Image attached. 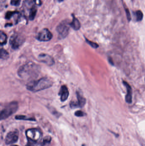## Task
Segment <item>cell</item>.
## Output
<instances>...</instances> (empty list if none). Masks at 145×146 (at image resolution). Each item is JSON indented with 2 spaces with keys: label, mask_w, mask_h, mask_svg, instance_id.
Segmentation results:
<instances>
[{
  "label": "cell",
  "mask_w": 145,
  "mask_h": 146,
  "mask_svg": "<svg viewBox=\"0 0 145 146\" xmlns=\"http://www.w3.org/2000/svg\"><path fill=\"white\" fill-rule=\"evenodd\" d=\"M72 21L70 23V26L72 27L74 30L78 31L81 28V25L80 21L75 17L74 15H72Z\"/></svg>",
  "instance_id": "4fadbf2b"
},
{
  "label": "cell",
  "mask_w": 145,
  "mask_h": 146,
  "mask_svg": "<svg viewBox=\"0 0 145 146\" xmlns=\"http://www.w3.org/2000/svg\"><path fill=\"white\" fill-rule=\"evenodd\" d=\"M57 1L59 2H61L63 1H64V0H57Z\"/></svg>",
  "instance_id": "83f0119b"
},
{
  "label": "cell",
  "mask_w": 145,
  "mask_h": 146,
  "mask_svg": "<svg viewBox=\"0 0 145 146\" xmlns=\"http://www.w3.org/2000/svg\"><path fill=\"white\" fill-rule=\"evenodd\" d=\"M38 59L40 61L47 64L49 66H53L54 63V61L53 58L52 56L47 54H40L38 56Z\"/></svg>",
  "instance_id": "30bf717a"
},
{
  "label": "cell",
  "mask_w": 145,
  "mask_h": 146,
  "mask_svg": "<svg viewBox=\"0 0 145 146\" xmlns=\"http://www.w3.org/2000/svg\"><path fill=\"white\" fill-rule=\"evenodd\" d=\"M29 141L36 143L37 142L42 136V133L39 129L36 128L28 129L26 133Z\"/></svg>",
  "instance_id": "8992f818"
},
{
  "label": "cell",
  "mask_w": 145,
  "mask_h": 146,
  "mask_svg": "<svg viewBox=\"0 0 145 146\" xmlns=\"http://www.w3.org/2000/svg\"><path fill=\"white\" fill-rule=\"evenodd\" d=\"M70 27V23L68 21L64 20L60 23L56 28L59 38L63 39L67 36L69 34Z\"/></svg>",
  "instance_id": "5b68a950"
},
{
  "label": "cell",
  "mask_w": 145,
  "mask_h": 146,
  "mask_svg": "<svg viewBox=\"0 0 145 146\" xmlns=\"http://www.w3.org/2000/svg\"><path fill=\"white\" fill-rule=\"evenodd\" d=\"M19 132L18 130L11 131L7 135L5 139V143L7 145L13 144L17 142Z\"/></svg>",
  "instance_id": "9c48e42d"
},
{
  "label": "cell",
  "mask_w": 145,
  "mask_h": 146,
  "mask_svg": "<svg viewBox=\"0 0 145 146\" xmlns=\"http://www.w3.org/2000/svg\"><path fill=\"white\" fill-rule=\"evenodd\" d=\"M75 115L76 116L80 117L84 116L85 115V114L83 112V111H81L79 110L76 111V112H75Z\"/></svg>",
  "instance_id": "603a6c76"
},
{
  "label": "cell",
  "mask_w": 145,
  "mask_h": 146,
  "mask_svg": "<svg viewBox=\"0 0 145 146\" xmlns=\"http://www.w3.org/2000/svg\"><path fill=\"white\" fill-rule=\"evenodd\" d=\"M40 67L32 62H29L20 67L18 71V75L24 79L36 78L40 72Z\"/></svg>",
  "instance_id": "6da1fadb"
},
{
  "label": "cell",
  "mask_w": 145,
  "mask_h": 146,
  "mask_svg": "<svg viewBox=\"0 0 145 146\" xmlns=\"http://www.w3.org/2000/svg\"><path fill=\"white\" fill-rule=\"evenodd\" d=\"M52 34L48 29L42 30L37 34V39L40 42H48L52 38Z\"/></svg>",
  "instance_id": "52a82bcc"
},
{
  "label": "cell",
  "mask_w": 145,
  "mask_h": 146,
  "mask_svg": "<svg viewBox=\"0 0 145 146\" xmlns=\"http://www.w3.org/2000/svg\"><path fill=\"white\" fill-rule=\"evenodd\" d=\"M126 9V15H127V18L129 21H130L131 20V15L128 9Z\"/></svg>",
  "instance_id": "cb8c5ba5"
},
{
  "label": "cell",
  "mask_w": 145,
  "mask_h": 146,
  "mask_svg": "<svg viewBox=\"0 0 145 146\" xmlns=\"http://www.w3.org/2000/svg\"><path fill=\"white\" fill-rule=\"evenodd\" d=\"M32 1L35 5H37V6H41L42 4V2L41 0H32Z\"/></svg>",
  "instance_id": "d4e9b609"
},
{
  "label": "cell",
  "mask_w": 145,
  "mask_h": 146,
  "mask_svg": "<svg viewBox=\"0 0 145 146\" xmlns=\"http://www.w3.org/2000/svg\"><path fill=\"white\" fill-rule=\"evenodd\" d=\"M18 146L15 145H12V146Z\"/></svg>",
  "instance_id": "f1b7e54d"
},
{
  "label": "cell",
  "mask_w": 145,
  "mask_h": 146,
  "mask_svg": "<svg viewBox=\"0 0 145 146\" xmlns=\"http://www.w3.org/2000/svg\"><path fill=\"white\" fill-rule=\"evenodd\" d=\"M37 12V9L35 6H33L31 8L29 14V19L31 21L35 19Z\"/></svg>",
  "instance_id": "5bb4252c"
},
{
  "label": "cell",
  "mask_w": 145,
  "mask_h": 146,
  "mask_svg": "<svg viewBox=\"0 0 145 146\" xmlns=\"http://www.w3.org/2000/svg\"><path fill=\"white\" fill-rule=\"evenodd\" d=\"M77 102L72 101L70 103V106L72 109H75L77 108H82L84 106L86 103V100L82 95L79 92H77Z\"/></svg>",
  "instance_id": "ba28073f"
},
{
  "label": "cell",
  "mask_w": 145,
  "mask_h": 146,
  "mask_svg": "<svg viewBox=\"0 0 145 146\" xmlns=\"http://www.w3.org/2000/svg\"><path fill=\"white\" fill-rule=\"evenodd\" d=\"M123 85L126 86L127 88V94L125 97V100L128 104H132L133 101V91L132 87L129 84L128 82L125 81H123Z\"/></svg>",
  "instance_id": "8fae6325"
},
{
  "label": "cell",
  "mask_w": 145,
  "mask_h": 146,
  "mask_svg": "<svg viewBox=\"0 0 145 146\" xmlns=\"http://www.w3.org/2000/svg\"><path fill=\"white\" fill-rule=\"evenodd\" d=\"M18 108V104L16 101H13L8 104L1 111V120H4L15 113Z\"/></svg>",
  "instance_id": "3957f363"
},
{
  "label": "cell",
  "mask_w": 145,
  "mask_h": 146,
  "mask_svg": "<svg viewBox=\"0 0 145 146\" xmlns=\"http://www.w3.org/2000/svg\"><path fill=\"white\" fill-rule=\"evenodd\" d=\"M59 95L60 97V100L62 102L65 101L68 99L69 92L68 88L66 86H63L60 88L59 92Z\"/></svg>",
  "instance_id": "7c38bea8"
},
{
  "label": "cell",
  "mask_w": 145,
  "mask_h": 146,
  "mask_svg": "<svg viewBox=\"0 0 145 146\" xmlns=\"http://www.w3.org/2000/svg\"><path fill=\"white\" fill-rule=\"evenodd\" d=\"M17 120H28V121H35V118L33 117H27L25 115H17L15 117Z\"/></svg>",
  "instance_id": "e0dca14e"
},
{
  "label": "cell",
  "mask_w": 145,
  "mask_h": 146,
  "mask_svg": "<svg viewBox=\"0 0 145 146\" xmlns=\"http://www.w3.org/2000/svg\"><path fill=\"white\" fill-rule=\"evenodd\" d=\"M136 20L137 21H140L142 20L143 19V13L140 10H138L135 12Z\"/></svg>",
  "instance_id": "ac0fdd59"
},
{
  "label": "cell",
  "mask_w": 145,
  "mask_h": 146,
  "mask_svg": "<svg viewBox=\"0 0 145 146\" xmlns=\"http://www.w3.org/2000/svg\"><path fill=\"white\" fill-rule=\"evenodd\" d=\"M51 141V138L50 136H46L43 140L42 145L43 146L48 145Z\"/></svg>",
  "instance_id": "d6986e66"
},
{
  "label": "cell",
  "mask_w": 145,
  "mask_h": 146,
  "mask_svg": "<svg viewBox=\"0 0 145 146\" xmlns=\"http://www.w3.org/2000/svg\"><path fill=\"white\" fill-rule=\"evenodd\" d=\"M26 146H36L35 145V143H33V142H30V141H29L27 145Z\"/></svg>",
  "instance_id": "4316f807"
},
{
  "label": "cell",
  "mask_w": 145,
  "mask_h": 146,
  "mask_svg": "<svg viewBox=\"0 0 145 146\" xmlns=\"http://www.w3.org/2000/svg\"><path fill=\"white\" fill-rule=\"evenodd\" d=\"M86 41L87 43L90 46H91V47L93 48L96 49L98 48L99 45L98 44L96 43L92 42V41L88 40L87 38H86Z\"/></svg>",
  "instance_id": "44dd1931"
},
{
  "label": "cell",
  "mask_w": 145,
  "mask_h": 146,
  "mask_svg": "<svg viewBox=\"0 0 145 146\" xmlns=\"http://www.w3.org/2000/svg\"><path fill=\"white\" fill-rule=\"evenodd\" d=\"M25 41V38L24 36L20 34L15 33L13 34L10 37L9 43L13 49L16 50L23 45Z\"/></svg>",
  "instance_id": "277c9868"
},
{
  "label": "cell",
  "mask_w": 145,
  "mask_h": 146,
  "mask_svg": "<svg viewBox=\"0 0 145 146\" xmlns=\"http://www.w3.org/2000/svg\"><path fill=\"white\" fill-rule=\"evenodd\" d=\"M20 1L21 0H11L10 3L12 6L18 7L20 4Z\"/></svg>",
  "instance_id": "7402d4cb"
},
{
  "label": "cell",
  "mask_w": 145,
  "mask_h": 146,
  "mask_svg": "<svg viewBox=\"0 0 145 146\" xmlns=\"http://www.w3.org/2000/svg\"><path fill=\"white\" fill-rule=\"evenodd\" d=\"M1 59L3 60H7L9 58V55L8 52L4 49H1L0 51Z\"/></svg>",
  "instance_id": "2e32d148"
},
{
  "label": "cell",
  "mask_w": 145,
  "mask_h": 146,
  "mask_svg": "<svg viewBox=\"0 0 145 146\" xmlns=\"http://www.w3.org/2000/svg\"><path fill=\"white\" fill-rule=\"evenodd\" d=\"M108 61H109V63L112 65V66H114V63L113 62V60H112V58L111 57H108Z\"/></svg>",
  "instance_id": "484cf974"
},
{
  "label": "cell",
  "mask_w": 145,
  "mask_h": 146,
  "mask_svg": "<svg viewBox=\"0 0 145 146\" xmlns=\"http://www.w3.org/2000/svg\"><path fill=\"white\" fill-rule=\"evenodd\" d=\"M7 35L4 33L2 31H1L0 33V43L1 45H5L7 42Z\"/></svg>",
  "instance_id": "9a60e30c"
},
{
  "label": "cell",
  "mask_w": 145,
  "mask_h": 146,
  "mask_svg": "<svg viewBox=\"0 0 145 146\" xmlns=\"http://www.w3.org/2000/svg\"><path fill=\"white\" fill-rule=\"evenodd\" d=\"M17 13V11H14V12L9 11V12L6 13V15H5V18H6V19H10L13 16H14L15 14Z\"/></svg>",
  "instance_id": "ffe728a7"
},
{
  "label": "cell",
  "mask_w": 145,
  "mask_h": 146,
  "mask_svg": "<svg viewBox=\"0 0 145 146\" xmlns=\"http://www.w3.org/2000/svg\"><path fill=\"white\" fill-rule=\"evenodd\" d=\"M52 81L47 77H43L37 80L30 81L26 85V88L33 92H36L52 86Z\"/></svg>",
  "instance_id": "7a4b0ae2"
}]
</instances>
